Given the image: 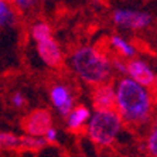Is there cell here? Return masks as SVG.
<instances>
[{
    "label": "cell",
    "instance_id": "6da1fadb",
    "mask_svg": "<svg viewBox=\"0 0 157 157\" xmlns=\"http://www.w3.org/2000/svg\"><path fill=\"white\" fill-rule=\"evenodd\" d=\"M115 110L122 122L140 124L146 122L151 112V98L146 86L130 78H123L115 89Z\"/></svg>",
    "mask_w": 157,
    "mask_h": 157
},
{
    "label": "cell",
    "instance_id": "7a4b0ae2",
    "mask_svg": "<svg viewBox=\"0 0 157 157\" xmlns=\"http://www.w3.org/2000/svg\"><path fill=\"white\" fill-rule=\"evenodd\" d=\"M71 67L84 82L92 85L105 82L112 72L109 58L92 47L78 48L71 57Z\"/></svg>",
    "mask_w": 157,
    "mask_h": 157
},
{
    "label": "cell",
    "instance_id": "3957f363",
    "mask_svg": "<svg viewBox=\"0 0 157 157\" xmlns=\"http://www.w3.org/2000/svg\"><path fill=\"white\" fill-rule=\"evenodd\" d=\"M122 119L116 110H96L88 119V135L95 144L108 147L113 144L122 129Z\"/></svg>",
    "mask_w": 157,
    "mask_h": 157
},
{
    "label": "cell",
    "instance_id": "277c9868",
    "mask_svg": "<svg viewBox=\"0 0 157 157\" xmlns=\"http://www.w3.org/2000/svg\"><path fill=\"white\" fill-rule=\"evenodd\" d=\"M113 21L116 26L128 30H142L150 26L151 16L144 11L119 9L113 13Z\"/></svg>",
    "mask_w": 157,
    "mask_h": 157
},
{
    "label": "cell",
    "instance_id": "5b68a950",
    "mask_svg": "<svg viewBox=\"0 0 157 157\" xmlns=\"http://www.w3.org/2000/svg\"><path fill=\"white\" fill-rule=\"evenodd\" d=\"M52 126L51 113L45 109H36L30 112L21 121V128L26 135L31 136H44L48 128Z\"/></svg>",
    "mask_w": 157,
    "mask_h": 157
},
{
    "label": "cell",
    "instance_id": "8992f818",
    "mask_svg": "<svg viewBox=\"0 0 157 157\" xmlns=\"http://www.w3.org/2000/svg\"><path fill=\"white\" fill-rule=\"evenodd\" d=\"M37 52L40 55V58L44 61V64H47L48 67L57 68L61 65L62 62V52L61 48L52 37L45 38L43 41L37 43Z\"/></svg>",
    "mask_w": 157,
    "mask_h": 157
},
{
    "label": "cell",
    "instance_id": "52a82bcc",
    "mask_svg": "<svg viewBox=\"0 0 157 157\" xmlns=\"http://www.w3.org/2000/svg\"><path fill=\"white\" fill-rule=\"evenodd\" d=\"M126 74L130 79L136 81L137 84L143 86H150L153 85L154 74L149 65L142 59H130L126 64Z\"/></svg>",
    "mask_w": 157,
    "mask_h": 157
},
{
    "label": "cell",
    "instance_id": "ba28073f",
    "mask_svg": "<svg viewBox=\"0 0 157 157\" xmlns=\"http://www.w3.org/2000/svg\"><path fill=\"white\" fill-rule=\"evenodd\" d=\"M50 98L54 105V108L58 110L62 116H65L68 112L74 108V98L71 94L70 88L67 85L57 84L51 88L50 91Z\"/></svg>",
    "mask_w": 157,
    "mask_h": 157
},
{
    "label": "cell",
    "instance_id": "9c48e42d",
    "mask_svg": "<svg viewBox=\"0 0 157 157\" xmlns=\"http://www.w3.org/2000/svg\"><path fill=\"white\" fill-rule=\"evenodd\" d=\"M92 103L95 110H113L115 109V89L106 84L96 85L92 95Z\"/></svg>",
    "mask_w": 157,
    "mask_h": 157
},
{
    "label": "cell",
    "instance_id": "30bf717a",
    "mask_svg": "<svg viewBox=\"0 0 157 157\" xmlns=\"http://www.w3.org/2000/svg\"><path fill=\"white\" fill-rule=\"evenodd\" d=\"M67 116V126L70 130H79V129L84 128V124L88 122L89 116H91V112L88 108L85 106H77V108H72V109L65 115Z\"/></svg>",
    "mask_w": 157,
    "mask_h": 157
},
{
    "label": "cell",
    "instance_id": "8fae6325",
    "mask_svg": "<svg viewBox=\"0 0 157 157\" xmlns=\"http://www.w3.org/2000/svg\"><path fill=\"white\" fill-rule=\"evenodd\" d=\"M17 23V9L10 0H0V30L14 27Z\"/></svg>",
    "mask_w": 157,
    "mask_h": 157
},
{
    "label": "cell",
    "instance_id": "7c38bea8",
    "mask_svg": "<svg viewBox=\"0 0 157 157\" xmlns=\"http://www.w3.org/2000/svg\"><path fill=\"white\" fill-rule=\"evenodd\" d=\"M110 44L113 45V48L117 52H121L122 57L124 58H133L136 54L135 45H132L129 41L122 38L121 36H112L110 37Z\"/></svg>",
    "mask_w": 157,
    "mask_h": 157
},
{
    "label": "cell",
    "instance_id": "4fadbf2b",
    "mask_svg": "<svg viewBox=\"0 0 157 157\" xmlns=\"http://www.w3.org/2000/svg\"><path fill=\"white\" fill-rule=\"evenodd\" d=\"M48 143L45 140L44 136H31L26 135L20 137V147L18 149H24V150H41L47 146Z\"/></svg>",
    "mask_w": 157,
    "mask_h": 157
},
{
    "label": "cell",
    "instance_id": "5bb4252c",
    "mask_svg": "<svg viewBox=\"0 0 157 157\" xmlns=\"http://www.w3.org/2000/svg\"><path fill=\"white\" fill-rule=\"evenodd\" d=\"M20 147V137L14 133L0 132V149L2 150H14Z\"/></svg>",
    "mask_w": 157,
    "mask_h": 157
},
{
    "label": "cell",
    "instance_id": "9a60e30c",
    "mask_svg": "<svg viewBox=\"0 0 157 157\" xmlns=\"http://www.w3.org/2000/svg\"><path fill=\"white\" fill-rule=\"evenodd\" d=\"M31 37L36 43L50 38L51 37V27L48 26L47 23H36L31 27Z\"/></svg>",
    "mask_w": 157,
    "mask_h": 157
},
{
    "label": "cell",
    "instance_id": "2e32d148",
    "mask_svg": "<svg viewBox=\"0 0 157 157\" xmlns=\"http://www.w3.org/2000/svg\"><path fill=\"white\" fill-rule=\"evenodd\" d=\"M11 4L17 9V11H21V13H26V11L33 10L36 7L40 0H10Z\"/></svg>",
    "mask_w": 157,
    "mask_h": 157
},
{
    "label": "cell",
    "instance_id": "e0dca14e",
    "mask_svg": "<svg viewBox=\"0 0 157 157\" xmlns=\"http://www.w3.org/2000/svg\"><path fill=\"white\" fill-rule=\"evenodd\" d=\"M147 150L151 156L157 157V121L150 130V135L147 137Z\"/></svg>",
    "mask_w": 157,
    "mask_h": 157
},
{
    "label": "cell",
    "instance_id": "ac0fdd59",
    "mask_svg": "<svg viewBox=\"0 0 157 157\" xmlns=\"http://www.w3.org/2000/svg\"><path fill=\"white\" fill-rule=\"evenodd\" d=\"M10 103L13 108H16V109H21V108H24L27 103V99L26 96L23 95L21 92H14L13 95H11L10 98Z\"/></svg>",
    "mask_w": 157,
    "mask_h": 157
},
{
    "label": "cell",
    "instance_id": "d6986e66",
    "mask_svg": "<svg viewBox=\"0 0 157 157\" xmlns=\"http://www.w3.org/2000/svg\"><path fill=\"white\" fill-rule=\"evenodd\" d=\"M44 137H45V140H47V143H55L57 142V139H58V132H57V129L55 128H48L47 132L44 133Z\"/></svg>",
    "mask_w": 157,
    "mask_h": 157
},
{
    "label": "cell",
    "instance_id": "ffe728a7",
    "mask_svg": "<svg viewBox=\"0 0 157 157\" xmlns=\"http://www.w3.org/2000/svg\"><path fill=\"white\" fill-rule=\"evenodd\" d=\"M113 67L119 74H126V62H123L122 59H115Z\"/></svg>",
    "mask_w": 157,
    "mask_h": 157
},
{
    "label": "cell",
    "instance_id": "44dd1931",
    "mask_svg": "<svg viewBox=\"0 0 157 157\" xmlns=\"http://www.w3.org/2000/svg\"><path fill=\"white\" fill-rule=\"evenodd\" d=\"M153 84H154V86H156V89H157V77H154V81H153Z\"/></svg>",
    "mask_w": 157,
    "mask_h": 157
}]
</instances>
